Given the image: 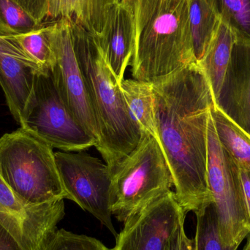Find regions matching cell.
<instances>
[{
	"instance_id": "1",
	"label": "cell",
	"mask_w": 250,
	"mask_h": 250,
	"mask_svg": "<svg viewBox=\"0 0 250 250\" xmlns=\"http://www.w3.org/2000/svg\"><path fill=\"white\" fill-rule=\"evenodd\" d=\"M152 83L158 141L185 214L213 204L207 182L212 92L202 69L189 64Z\"/></svg>"
},
{
	"instance_id": "2",
	"label": "cell",
	"mask_w": 250,
	"mask_h": 250,
	"mask_svg": "<svg viewBox=\"0 0 250 250\" xmlns=\"http://www.w3.org/2000/svg\"><path fill=\"white\" fill-rule=\"evenodd\" d=\"M134 79L151 83L197 63L189 0H134Z\"/></svg>"
},
{
	"instance_id": "3",
	"label": "cell",
	"mask_w": 250,
	"mask_h": 250,
	"mask_svg": "<svg viewBox=\"0 0 250 250\" xmlns=\"http://www.w3.org/2000/svg\"><path fill=\"white\" fill-rule=\"evenodd\" d=\"M73 42L100 132L96 146L110 172L139 144L141 129L131 118L120 82L95 38L72 19Z\"/></svg>"
},
{
	"instance_id": "4",
	"label": "cell",
	"mask_w": 250,
	"mask_h": 250,
	"mask_svg": "<svg viewBox=\"0 0 250 250\" xmlns=\"http://www.w3.org/2000/svg\"><path fill=\"white\" fill-rule=\"evenodd\" d=\"M0 176L25 204L67 199L52 147L21 126L0 137Z\"/></svg>"
},
{
	"instance_id": "5",
	"label": "cell",
	"mask_w": 250,
	"mask_h": 250,
	"mask_svg": "<svg viewBox=\"0 0 250 250\" xmlns=\"http://www.w3.org/2000/svg\"><path fill=\"white\" fill-rule=\"evenodd\" d=\"M111 175L112 214L123 223L173 186L160 144L145 132L136 148L119 162Z\"/></svg>"
},
{
	"instance_id": "6",
	"label": "cell",
	"mask_w": 250,
	"mask_h": 250,
	"mask_svg": "<svg viewBox=\"0 0 250 250\" xmlns=\"http://www.w3.org/2000/svg\"><path fill=\"white\" fill-rule=\"evenodd\" d=\"M207 182L225 245L239 248L250 233L240 169L220 144L212 116L208 125Z\"/></svg>"
},
{
	"instance_id": "7",
	"label": "cell",
	"mask_w": 250,
	"mask_h": 250,
	"mask_svg": "<svg viewBox=\"0 0 250 250\" xmlns=\"http://www.w3.org/2000/svg\"><path fill=\"white\" fill-rule=\"evenodd\" d=\"M20 125L62 151L79 152L97 145L62 99L51 73L37 75L33 95Z\"/></svg>"
},
{
	"instance_id": "8",
	"label": "cell",
	"mask_w": 250,
	"mask_h": 250,
	"mask_svg": "<svg viewBox=\"0 0 250 250\" xmlns=\"http://www.w3.org/2000/svg\"><path fill=\"white\" fill-rule=\"evenodd\" d=\"M67 199L98 219L117 237L112 222L111 175L99 159L81 152H54Z\"/></svg>"
},
{
	"instance_id": "9",
	"label": "cell",
	"mask_w": 250,
	"mask_h": 250,
	"mask_svg": "<svg viewBox=\"0 0 250 250\" xmlns=\"http://www.w3.org/2000/svg\"><path fill=\"white\" fill-rule=\"evenodd\" d=\"M48 28L54 54L51 70L54 84L73 117L98 145L99 129L75 50L72 19L62 18Z\"/></svg>"
},
{
	"instance_id": "10",
	"label": "cell",
	"mask_w": 250,
	"mask_h": 250,
	"mask_svg": "<svg viewBox=\"0 0 250 250\" xmlns=\"http://www.w3.org/2000/svg\"><path fill=\"white\" fill-rule=\"evenodd\" d=\"M65 216L64 200L41 205L22 201L0 176V226L23 250H41Z\"/></svg>"
},
{
	"instance_id": "11",
	"label": "cell",
	"mask_w": 250,
	"mask_h": 250,
	"mask_svg": "<svg viewBox=\"0 0 250 250\" xmlns=\"http://www.w3.org/2000/svg\"><path fill=\"white\" fill-rule=\"evenodd\" d=\"M186 215L170 189L125 222L112 250H164Z\"/></svg>"
},
{
	"instance_id": "12",
	"label": "cell",
	"mask_w": 250,
	"mask_h": 250,
	"mask_svg": "<svg viewBox=\"0 0 250 250\" xmlns=\"http://www.w3.org/2000/svg\"><path fill=\"white\" fill-rule=\"evenodd\" d=\"M94 38L104 60L121 83L135 51L134 0H116L108 10L102 32Z\"/></svg>"
},
{
	"instance_id": "13",
	"label": "cell",
	"mask_w": 250,
	"mask_h": 250,
	"mask_svg": "<svg viewBox=\"0 0 250 250\" xmlns=\"http://www.w3.org/2000/svg\"><path fill=\"white\" fill-rule=\"evenodd\" d=\"M214 105L250 135V42H235Z\"/></svg>"
},
{
	"instance_id": "14",
	"label": "cell",
	"mask_w": 250,
	"mask_h": 250,
	"mask_svg": "<svg viewBox=\"0 0 250 250\" xmlns=\"http://www.w3.org/2000/svg\"><path fill=\"white\" fill-rule=\"evenodd\" d=\"M24 57L4 37H0V86L14 120L21 124L32 99L37 73Z\"/></svg>"
},
{
	"instance_id": "15",
	"label": "cell",
	"mask_w": 250,
	"mask_h": 250,
	"mask_svg": "<svg viewBox=\"0 0 250 250\" xmlns=\"http://www.w3.org/2000/svg\"><path fill=\"white\" fill-rule=\"evenodd\" d=\"M116 0H48L46 20L71 18L93 36L102 32L108 10Z\"/></svg>"
},
{
	"instance_id": "16",
	"label": "cell",
	"mask_w": 250,
	"mask_h": 250,
	"mask_svg": "<svg viewBox=\"0 0 250 250\" xmlns=\"http://www.w3.org/2000/svg\"><path fill=\"white\" fill-rule=\"evenodd\" d=\"M236 42V35L221 22L205 56L198 63L209 83L214 103L220 95Z\"/></svg>"
},
{
	"instance_id": "17",
	"label": "cell",
	"mask_w": 250,
	"mask_h": 250,
	"mask_svg": "<svg viewBox=\"0 0 250 250\" xmlns=\"http://www.w3.org/2000/svg\"><path fill=\"white\" fill-rule=\"evenodd\" d=\"M129 115L141 132L158 141L152 83L135 79H126L120 83Z\"/></svg>"
},
{
	"instance_id": "18",
	"label": "cell",
	"mask_w": 250,
	"mask_h": 250,
	"mask_svg": "<svg viewBox=\"0 0 250 250\" xmlns=\"http://www.w3.org/2000/svg\"><path fill=\"white\" fill-rule=\"evenodd\" d=\"M10 41L30 63L38 75H48L54 62L48 25H41L31 32L4 37Z\"/></svg>"
},
{
	"instance_id": "19",
	"label": "cell",
	"mask_w": 250,
	"mask_h": 250,
	"mask_svg": "<svg viewBox=\"0 0 250 250\" xmlns=\"http://www.w3.org/2000/svg\"><path fill=\"white\" fill-rule=\"evenodd\" d=\"M211 114L220 144L240 168L250 172V135L214 104Z\"/></svg>"
},
{
	"instance_id": "20",
	"label": "cell",
	"mask_w": 250,
	"mask_h": 250,
	"mask_svg": "<svg viewBox=\"0 0 250 250\" xmlns=\"http://www.w3.org/2000/svg\"><path fill=\"white\" fill-rule=\"evenodd\" d=\"M189 15L194 54L198 64L205 56L221 21L206 0H189Z\"/></svg>"
},
{
	"instance_id": "21",
	"label": "cell",
	"mask_w": 250,
	"mask_h": 250,
	"mask_svg": "<svg viewBox=\"0 0 250 250\" xmlns=\"http://www.w3.org/2000/svg\"><path fill=\"white\" fill-rule=\"evenodd\" d=\"M236 41L250 42V0H206Z\"/></svg>"
},
{
	"instance_id": "22",
	"label": "cell",
	"mask_w": 250,
	"mask_h": 250,
	"mask_svg": "<svg viewBox=\"0 0 250 250\" xmlns=\"http://www.w3.org/2000/svg\"><path fill=\"white\" fill-rule=\"evenodd\" d=\"M196 232L194 240L195 250H238L225 245L219 230L218 220L214 204L195 214Z\"/></svg>"
},
{
	"instance_id": "23",
	"label": "cell",
	"mask_w": 250,
	"mask_h": 250,
	"mask_svg": "<svg viewBox=\"0 0 250 250\" xmlns=\"http://www.w3.org/2000/svg\"><path fill=\"white\" fill-rule=\"evenodd\" d=\"M41 26L14 1L0 0V37L21 35Z\"/></svg>"
},
{
	"instance_id": "24",
	"label": "cell",
	"mask_w": 250,
	"mask_h": 250,
	"mask_svg": "<svg viewBox=\"0 0 250 250\" xmlns=\"http://www.w3.org/2000/svg\"><path fill=\"white\" fill-rule=\"evenodd\" d=\"M41 250H112L91 236L60 229Z\"/></svg>"
},
{
	"instance_id": "25",
	"label": "cell",
	"mask_w": 250,
	"mask_h": 250,
	"mask_svg": "<svg viewBox=\"0 0 250 250\" xmlns=\"http://www.w3.org/2000/svg\"><path fill=\"white\" fill-rule=\"evenodd\" d=\"M39 25L46 20L48 0H12Z\"/></svg>"
},
{
	"instance_id": "26",
	"label": "cell",
	"mask_w": 250,
	"mask_h": 250,
	"mask_svg": "<svg viewBox=\"0 0 250 250\" xmlns=\"http://www.w3.org/2000/svg\"><path fill=\"white\" fill-rule=\"evenodd\" d=\"M0 250H23L1 226H0Z\"/></svg>"
},
{
	"instance_id": "27",
	"label": "cell",
	"mask_w": 250,
	"mask_h": 250,
	"mask_svg": "<svg viewBox=\"0 0 250 250\" xmlns=\"http://www.w3.org/2000/svg\"><path fill=\"white\" fill-rule=\"evenodd\" d=\"M241 180L250 220V172L240 168Z\"/></svg>"
},
{
	"instance_id": "28",
	"label": "cell",
	"mask_w": 250,
	"mask_h": 250,
	"mask_svg": "<svg viewBox=\"0 0 250 250\" xmlns=\"http://www.w3.org/2000/svg\"><path fill=\"white\" fill-rule=\"evenodd\" d=\"M185 230V224L182 225L174 233L167 247L164 250H180L181 242H182V232Z\"/></svg>"
},
{
	"instance_id": "29",
	"label": "cell",
	"mask_w": 250,
	"mask_h": 250,
	"mask_svg": "<svg viewBox=\"0 0 250 250\" xmlns=\"http://www.w3.org/2000/svg\"><path fill=\"white\" fill-rule=\"evenodd\" d=\"M180 250H195L193 239H190L187 236L185 229L182 232V242Z\"/></svg>"
}]
</instances>
